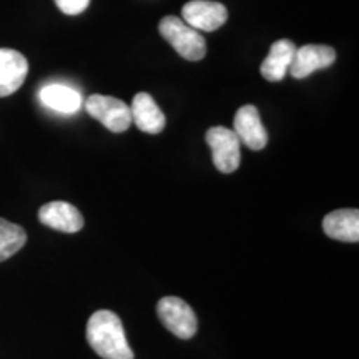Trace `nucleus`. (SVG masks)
Here are the masks:
<instances>
[{
  "mask_svg": "<svg viewBox=\"0 0 359 359\" xmlns=\"http://www.w3.org/2000/svg\"><path fill=\"white\" fill-rule=\"evenodd\" d=\"M87 341L103 359H135L118 314L98 309L87 323Z\"/></svg>",
  "mask_w": 359,
  "mask_h": 359,
  "instance_id": "1",
  "label": "nucleus"
},
{
  "mask_svg": "<svg viewBox=\"0 0 359 359\" xmlns=\"http://www.w3.org/2000/svg\"><path fill=\"white\" fill-rule=\"evenodd\" d=\"M160 34L185 60L198 62L206 55L205 39L193 27L182 20L180 17L168 15L161 19Z\"/></svg>",
  "mask_w": 359,
  "mask_h": 359,
  "instance_id": "2",
  "label": "nucleus"
},
{
  "mask_svg": "<svg viewBox=\"0 0 359 359\" xmlns=\"http://www.w3.org/2000/svg\"><path fill=\"white\" fill-rule=\"evenodd\" d=\"M161 325L180 339H190L196 334L198 321L190 304L178 296H165L156 304Z\"/></svg>",
  "mask_w": 359,
  "mask_h": 359,
  "instance_id": "3",
  "label": "nucleus"
},
{
  "mask_svg": "<svg viewBox=\"0 0 359 359\" xmlns=\"http://www.w3.org/2000/svg\"><path fill=\"white\" fill-rule=\"evenodd\" d=\"M85 110L90 116L98 120L103 127L114 133L127 132L132 125V111L127 103L109 95H90L85 102Z\"/></svg>",
  "mask_w": 359,
  "mask_h": 359,
  "instance_id": "4",
  "label": "nucleus"
},
{
  "mask_svg": "<svg viewBox=\"0 0 359 359\" xmlns=\"http://www.w3.org/2000/svg\"><path fill=\"white\" fill-rule=\"evenodd\" d=\"M206 143L212 148L213 163L218 172L233 173L240 167L241 151L240 138L230 128L213 127L205 135Z\"/></svg>",
  "mask_w": 359,
  "mask_h": 359,
  "instance_id": "5",
  "label": "nucleus"
},
{
  "mask_svg": "<svg viewBox=\"0 0 359 359\" xmlns=\"http://www.w3.org/2000/svg\"><path fill=\"white\" fill-rule=\"evenodd\" d=\"M182 15L188 25L203 32H215L228 20L226 7L212 0H190L183 6Z\"/></svg>",
  "mask_w": 359,
  "mask_h": 359,
  "instance_id": "6",
  "label": "nucleus"
},
{
  "mask_svg": "<svg viewBox=\"0 0 359 359\" xmlns=\"http://www.w3.org/2000/svg\"><path fill=\"white\" fill-rule=\"evenodd\" d=\"M336 50L327 45H304L302 48H296V53L291 62L290 74L291 77L302 80L306 79L313 72L327 69L334 64Z\"/></svg>",
  "mask_w": 359,
  "mask_h": 359,
  "instance_id": "7",
  "label": "nucleus"
},
{
  "mask_svg": "<svg viewBox=\"0 0 359 359\" xmlns=\"http://www.w3.org/2000/svg\"><path fill=\"white\" fill-rule=\"evenodd\" d=\"M235 133L241 143H245L250 150L258 151L263 150L268 143V132L263 127L259 111L255 105H243L236 111L235 120Z\"/></svg>",
  "mask_w": 359,
  "mask_h": 359,
  "instance_id": "8",
  "label": "nucleus"
},
{
  "mask_svg": "<svg viewBox=\"0 0 359 359\" xmlns=\"http://www.w3.org/2000/svg\"><path fill=\"white\" fill-rule=\"evenodd\" d=\"M39 219L45 226L62 233H77L83 228L82 213L67 201H50L39 210Z\"/></svg>",
  "mask_w": 359,
  "mask_h": 359,
  "instance_id": "9",
  "label": "nucleus"
},
{
  "mask_svg": "<svg viewBox=\"0 0 359 359\" xmlns=\"http://www.w3.org/2000/svg\"><path fill=\"white\" fill-rule=\"evenodd\" d=\"M29 74V62L20 52L0 48V98L15 93Z\"/></svg>",
  "mask_w": 359,
  "mask_h": 359,
  "instance_id": "10",
  "label": "nucleus"
},
{
  "mask_svg": "<svg viewBox=\"0 0 359 359\" xmlns=\"http://www.w3.org/2000/svg\"><path fill=\"white\" fill-rule=\"evenodd\" d=\"M130 111H132V123L137 125L140 132L158 135L163 132L165 125H167V118H165L163 111L156 105L154 97L148 95L145 92L137 93L133 97Z\"/></svg>",
  "mask_w": 359,
  "mask_h": 359,
  "instance_id": "11",
  "label": "nucleus"
},
{
  "mask_svg": "<svg viewBox=\"0 0 359 359\" xmlns=\"http://www.w3.org/2000/svg\"><path fill=\"white\" fill-rule=\"evenodd\" d=\"M294 53L296 45L291 40H276L269 48L268 57L264 58L262 67H259L263 79L268 80V82H281L288 74Z\"/></svg>",
  "mask_w": 359,
  "mask_h": 359,
  "instance_id": "12",
  "label": "nucleus"
},
{
  "mask_svg": "<svg viewBox=\"0 0 359 359\" xmlns=\"http://www.w3.org/2000/svg\"><path fill=\"white\" fill-rule=\"evenodd\" d=\"M323 231L326 236L346 243L359 241V212L356 208L336 210L323 219Z\"/></svg>",
  "mask_w": 359,
  "mask_h": 359,
  "instance_id": "13",
  "label": "nucleus"
},
{
  "mask_svg": "<svg viewBox=\"0 0 359 359\" xmlns=\"http://www.w3.org/2000/svg\"><path fill=\"white\" fill-rule=\"evenodd\" d=\"M40 102L57 114L72 115L82 109V97L75 88L62 83L45 85L39 93Z\"/></svg>",
  "mask_w": 359,
  "mask_h": 359,
  "instance_id": "14",
  "label": "nucleus"
},
{
  "mask_svg": "<svg viewBox=\"0 0 359 359\" xmlns=\"http://www.w3.org/2000/svg\"><path fill=\"white\" fill-rule=\"evenodd\" d=\"M27 243V233L20 224L0 218V262H6Z\"/></svg>",
  "mask_w": 359,
  "mask_h": 359,
  "instance_id": "15",
  "label": "nucleus"
},
{
  "mask_svg": "<svg viewBox=\"0 0 359 359\" xmlns=\"http://www.w3.org/2000/svg\"><path fill=\"white\" fill-rule=\"evenodd\" d=\"M55 4L65 15H79L87 11L90 0H55Z\"/></svg>",
  "mask_w": 359,
  "mask_h": 359,
  "instance_id": "16",
  "label": "nucleus"
}]
</instances>
